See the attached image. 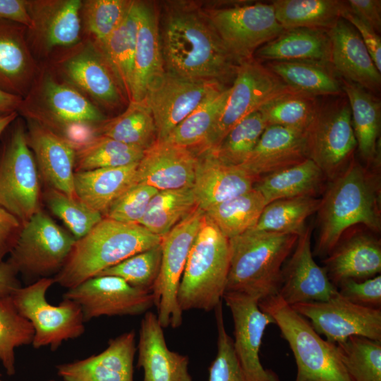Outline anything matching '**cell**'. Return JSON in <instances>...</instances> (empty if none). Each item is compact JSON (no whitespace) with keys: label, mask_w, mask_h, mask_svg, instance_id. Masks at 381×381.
<instances>
[{"label":"cell","mask_w":381,"mask_h":381,"mask_svg":"<svg viewBox=\"0 0 381 381\" xmlns=\"http://www.w3.org/2000/svg\"><path fill=\"white\" fill-rule=\"evenodd\" d=\"M159 32L166 71L225 85L237 62L227 51L205 9L194 3L165 6Z\"/></svg>","instance_id":"cell-1"},{"label":"cell","mask_w":381,"mask_h":381,"mask_svg":"<svg viewBox=\"0 0 381 381\" xmlns=\"http://www.w3.org/2000/svg\"><path fill=\"white\" fill-rule=\"evenodd\" d=\"M379 186L376 176L354 160L333 178L318 210L320 231L315 254L329 255L353 225L380 230Z\"/></svg>","instance_id":"cell-2"},{"label":"cell","mask_w":381,"mask_h":381,"mask_svg":"<svg viewBox=\"0 0 381 381\" xmlns=\"http://www.w3.org/2000/svg\"><path fill=\"white\" fill-rule=\"evenodd\" d=\"M298 235L249 229L229 239L230 260L226 291L259 301L278 295L283 265Z\"/></svg>","instance_id":"cell-3"},{"label":"cell","mask_w":381,"mask_h":381,"mask_svg":"<svg viewBox=\"0 0 381 381\" xmlns=\"http://www.w3.org/2000/svg\"><path fill=\"white\" fill-rule=\"evenodd\" d=\"M162 237L138 224L103 217L76 240L65 264L53 277L67 289L95 277L125 259L161 243Z\"/></svg>","instance_id":"cell-4"},{"label":"cell","mask_w":381,"mask_h":381,"mask_svg":"<svg viewBox=\"0 0 381 381\" xmlns=\"http://www.w3.org/2000/svg\"><path fill=\"white\" fill-rule=\"evenodd\" d=\"M229 260V238L205 212L177 292L182 312L215 309L226 291Z\"/></svg>","instance_id":"cell-5"},{"label":"cell","mask_w":381,"mask_h":381,"mask_svg":"<svg viewBox=\"0 0 381 381\" xmlns=\"http://www.w3.org/2000/svg\"><path fill=\"white\" fill-rule=\"evenodd\" d=\"M280 329L293 352L297 374L295 381H351L337 344L323 339L309 321L278 295L258 302Z\"/></svg>","instance_id":"cell-6"},{"label":"cell","mask_w":381,"mask_h":381,"mask_svg":"<svg viewBox=\"0 0 381 381\" xmlns=\"http://www.w3.org/2000/svg\"><path fill=\"white\" fill-rule=\"evenodd\" d=\"M296 90L254 57L238 64L226 103L197 155L217 147L241 121L270 102Z\"/></svg>","instance_id":"cell-7"},{"label":"cell","mask_w":381,"mask_h":381,"mask_svg":"<svg viewBox=\"0 0 381 381\" xmlns=\"http://www.w3.org/2000/svg\"><path fill=\"white\" fill-rule=\"evenodd\" d=\"M53 284V277L42 278L17 288L11 294L18 312L32 325L35 349L49 346L55 351L64 341L76 339L85 332V321L77 303L64 298L55 306L47 301L46 293Z\"/></svg>","instance_id":"cell-8"},{"label":"cell","mask_w":381,"mask_h":381,"mask_svg":"<svg viewBox=\"0 0 381 381\" xmlns=\"http://www.w3.org/2000/svg\"><path fill=\"white\" fill-rule=\"evenodd\" d=\"M75 241L40 210L23 224L6 261L18 274L37 280L49 278L61 270Z\"/></svg>","instance_id":"cell-9"},{"label":"cell","mask_w":381,"mask_h":381,"mask_svg":"<svg viewBox=\"0 0 381 381\" xmlns=\"http://www.w3.org/2000/svg\"><path fill=\"white\" fill-rule=\"evenodd\" d=\"M40 192L38 169L26 130L17 122L0 155V206L24 224L41 210Z\"/></svg>","instance_id":"cell-10"},{"label":"cell","mask_w":381,"mask_h":381,"mask_svg":"<svg viewBox=\"0 0 381 381\" xmlns=\"http://www.w3.org/2000/svg\"><path fill=\"white\" fill-rule=\"evenodd\" d=\"M204 214L205 212L197 207L162 237L161 266L153 294L157 318L163 328L179 327L182 323L183 312L178 303L177 292Z\"/></svg>","instance_id":"cell-11"},{"label":"cell","mask_w":381,"mask_h":381,"mask_svg":"<svg viewBox=\"0 0 381 381\" xmlns=\"http://www.w3.org/2000/svg\"><path fill=\"white\" fill-rule=\"evenodd\" d=\"M224 47L237 64L253 58L262 45L284 30L272 4L205 9Z\"/></svg>","instance_id":"cell-12"},{"label":"cell","mask_w":381,"mask_h":381,"mask_svg":"<svg viewBox=\"0 0 381 381\" xmlns=\"http://www.w3.org/2000/svg\"><path fill=\"white\" fill-rule=\"evenodd\" d=\"M41 76L27 95L36 98L31 103L35 104H32V107H20L18 111H22L27 119L51 129L54 126L63 130H68L71 126L93 128L107 120L90 99L73 86L59 83L49 74Z\"/></svg>","instance_id":"cell-13"},{"label":"cell","mask_w":381,"mask_h":381,"mask_svg":"<svg viewBox=\"0 0 381 381\" xmlns=\"http://www.w3.org/2000/svg\"><path fill=\"white\" fill-rule=\"evenodd\" d=\"M308 158L326 177L334 178L357 147L349 102L341 100L318 111L306 130Z\"/></svg>","instance_id":"cell-14"},{"label":"cell","mask_w":381,"mask_h":381,"mask_svg":"<svg viewBox=\"0 0 381 381\" xmlns=\"http://www.w3.org/2000/svg\"><path fill=\"white\" fill-rule=\"evenodd\" d=\"M226 87L216 80L188 78L166 71L144 99L155 120L157 140H164L189 114Z\"/></svg>","instance_id":"cell-15"},{"label":"cell","mask_w":381,"mask_h":381,"mask_svg":"<svg viewBox=\"0 0 381 381\" xmlns=\"http://www.w3.org/2000/svg\"><path fill=\"white\" fill-rule=\"evenodd\" d=\"M309 320L318 334L337 344L352 336L381 341V310L354 303L336 293L320 302L291 306Z\"/></svg>","instance_id":"cell-16"},{"label":"cell","mask_w":381,"mask_h":381,"mask_svg":"<svg viewBox=\"0 0 381 381\" xmlns=\"http://www.w3.org/2000/svg\"><path fill=\"white\" fill-rule=\"evenodd\" d=\"M64 298L80 306L85 322L103 315H141L155 303L152 291L135 288L111 275L91 277L68 289Z\"/></svg>","instance_id":"cell-17"},{"label":"cell","mask_w":381,"mask_h":381,"mask_svg":"<svg viewBox=\"0 0 381 381\" xmlns=\"http://www.w3.org/2000/svg\"><path fill=\"white\" fill-rule=\"evenodd\" d=\"M222 298L234 320V351L249 380L279 381L260 359L263 334L269 325L274 324V319L260 308L258 300L249 296L226 291Z\"/></svg>","instance_id":"cell-18"},{"label":"cell","mask_w":381,"mask_h":381,"mask_svg":"<svg viewBox=\"0 0 381 381\" xmlns=\"http://www.w3.org/2000/svg\"><path fill=\"white\" fill-rule=\"evenodd\" d=\"M311 229L298 235L294 253L282 271L278 296L288 305L320 302L337 293L324 267L314 260L310 249Z\"/></svg>","instance_id":"cell-19"},{"label":"cell","mask_w":381,"mask_h":381,"mask_svg":"<svg viewBox=\"0 0 381 381\" xmlns=\"http://www.w3.org/2000/svg\"><path fill=\"white\" fill-rule=\"evenodd\" d=\"M27 142L44 181L49 188L72 198L74 190L75 147L45 125L28 119Z\"/></svg>","instance_id":"cell-20"},{"label":"cell","mask_w":381,"mask_h":381,"mask_svg":"<svg viewBox=\"0 0 381 381\" xmlns=\"http://www.w3.org/2000/svg\"><path fill=\"white\" fill-rule=\"evenodd\" d=\"M61 71L68 84L106 108L118 107L127 100L109 62L94 43L64 60Z\"/></svg>","instance_id":"cell-21"},{"label":"cell","mask_w":381,"mask_h":381,"mask_svg":"<svg viewBox=\"0 0 381 381\" xmlns=\"http://www.w3.org/2000/svg\"><path fill=\"white\" fill-rule=\"evenodd\" d=\"M138 30L131 102H143L164 77L166 69L159 32V19L153 4L137 1Z\"/></svg>","instance_id":"cell-22"},{"label":"cell","mask_w":381,"mask_h":381,"mask_svg":"<svg viewBox=\"0 0 381 381\" xmlns=\"http://www.w3.org/2000/svg\"><path fill=\"white\" fill-rule=\"evenodd\" d=\"M197 163L198 156L190 149L167 140H157L144 152L138 162L136 183L158 190L190 188Z\"/></svg>","instance_id":"cell-23"},{"label":"cell","mask_w":381,"mask_h":381,"mask_svg":"<svg viewBox=\"0 0 381 381\" xmlns=\"http://www.w3.org/2000/svg\"><path fill=\"white\" fill-rule=\"evenodd\" d=\"M137 348L133 330L109 341L101 353L56 366L64 381H133Z\"/></svg>","instance_id":"cell-24"},{"label":"cell","mask_w":381,"mask_h":381,"mask_svg":"<svg viewBox=\"0 0 381 381\" xmlns=\"http://www.w3.org/2000/svg\"><path fill=\"white\" fill-rule=\"evenodd\" d=\"M308 158L306 131L267 126L247 160L239 167L257 181Z\"/></svg>","instance_id":"cell-25"},{"label":"cell","mask_w":381,"mask_h":381,"mask_svg":"<svg viewBox=\"0 0 381 381\" xmlns=\"http://www.w3.org/2000/svg\"><path fill=\"white\" fill-rule=\"evenodd\" d=\"M330 42V61L344 80L370 92H377L381 74L356 29L340 18L327 31Z\"/></svg>","instance_id":"cell-26"},{"label":"cell","mask_w":381,"mask_h":381,"mask_svg":"<svg viewBox=\"0 0 381 381\" xmlns=\"http://www.w3.org/2000/svg\"><path fill=\"white\" fill-rule=\"evenodd\" d=\"M137 367L143 368V381H192L188 357L167 346L157 315L145 313L140 322Z\"/></svg>","instance_id":"cell-27"},{"label":"cell","mask_w":381,"mask_h":381,"mask_svg":"<svg viewBox=\"0 0 381 381\" xmlns=\"http://www.w3.org/2000/svg\"><path fill=\"white\" fill-rule=\"evenodd\" d=\"M197 156L192 188L204 212L253 188L255 179L242 167L226 164L208 152Z\"/></svg>","instance_id":"cell-28"},{"label":"cell","mask_w":381,"mask_h":381,"mask_svg":"<svg viewBox=\"0 0 381 381\" xmlns=\"http://www.w3.org/2000/svg\"><path fill=\"white\" fill-rule=\"evenodd\" d=\"M27 28L0 19V90L25 98L37 78L26 40Z\"/></svg>","instance_id":"cell-29"},{"label":"cell","mask_w":381,"mask_h":381,"mask_svg":"<svg viewBox=\"0 0 381 381\" xmlns=\"http://www.w3.org/2000/svg\"><path fill=\"white\" fill-rule=\"evenodd\" d=\"M36 38L46 49L75 45L80 40V0L26 1Z\"/></svg>","instance_id":"cell-30"},{"label":"cell","mask_w":381,"mask_h":381,"mask_svg":"<svg viewBox=\"0 0 381 381\" xmlns=\"http://www.w3.org/2000/svg\"><path fill=\"white\" fill-rule=\"evenodd\" d=\"M324 262L328 277L337 287L347 279L362 280L381 271V245L374 237L356 234L338 243Z\"/></svg>","instance_id":"cell-31"},{"label":"cell","mask_w":381,"mask_h":381,"mask_svg":"<svg viewBox=\"0 0 381 381\" xmlns=\"http://www.w3.org/2000/svg\"><path fill=\"white\" fill-rule=\"evenodd\" d=\"M138 164L75 172L76 197L104 217L111 204L136 183Z\"/></svg>","instance_id":"cell-32"},{"label":"cell","mask_w":381,"mask_h":381,"mask_svg":"<svg viewBox=\"0 0 381 381\" xmlns=\"http://www.w3.org/2000/svg\"><path fill=\"white\" fill-rule=\"evenodd\" d=\"M255 54L259 59L271 61H308L327 64L330 61V42L325 30L294 28L284 30Z\"/></svg>","instance_id":"cell-33"},{"label":"cell","mask_w":381,"mask_h":381,"mask_svg":"<svg viewBox=\"0 0 381 381\" xmlns=\"http://www.w3.org/2000/svg\"><path fill=\"white\" fill-rule=\"evenodd\" d=\"M326 176L310 159L272 173L258 180L254 188L267 205L286 198L314 196Z\"/></svg>","instance_id":"cell-34"},{"label":"cell","mask_w":381,"mask_h":381,"mask_svg":"<svg viewBox=\"0 0 381 381\" xmlns=\"http://www.w3.org/2000/svg\"><path fill=\"white\" fill-rule=\"evenodd\" d=\"M341 84L349 104L358 150L366 162L372 163L376 157L377 140L380 131V102L356 83L344 79Z\"/></svg>","instance_id":"cell-35"},{"label":"cell","mask_w":381,"mask_h":381,"mask_svg":"<svg viewBox=\"0 0 381 381\" xmlns=\"http://www.w3.org/2000/svg\"><path fill=\"white\" fill-rule=\"evenodd\" d=\"M138 20L137 1H132L121 25L103 42L94 43L109 62L128 103L131 98Z\"/></svg>","instance_id":"cell-36"},{"label":"cell","mask_w":381,"mask_h":381,"mask_svg":"<svg viewBox=\"0 0 381 381\" xmlns=\"http://www.w3.org/2000/svg\"><path fill=\"white\" fill-rule=\"evenodd\" d=\"M95 135H104L144 151L157 140L152 111L143 101L131 102L119 116L107 119L95 128Z\"/></svg>","instance_id":"cell-37"},{"label":"cell","mask_w":381,"mask_h":381,"mask_svg":"<svg viewBox=\"0 0 381 381\" xmlns=\"http://www.w3.org/2000/svg\"><path fill=\"white\" fill-rule=\"evenodd\" d=\"M284 30L311 28L327 31L341 18L344 2L335 0H276L271 3Z\"/></svg>","instance_id":"cell-38"},{"label":"cell","mask_w":381,"mask_h":381,"mask_svg":"<svg viewBox=\"0 0 381 381\" xmlns=\"http://www.w3.org/2000/svg\"><path fill=\"white\" fill-rule=\"evenodd\" d=\"M285 84L314 96L342 92L341 82L326 64L308 61H270L267 66Z\"/></svg>","instance_id":"cell-39"},{"label":"cell","mask_w":381,"mask_h":381,"mask_svg":"<svg viewBox=\"0 0 381 381\" xmlns=\"http://www.w3.org/2000/svg\"><path fill=\"white\" fill-rule=\"evenodd\" d=\"M266 205L262 194L253 187L205 212L229 239L253 229Z\"/></svg>","instance_id":"cell-40"},{"label":"cell","mask_w":381,"mask_h":381,"mask_svg":"<svg viewBox=\"0 0 381 381\" xmlns=\"http://www.w3.org/2000/svg\"><path fill=\"white\" fill-rule=\"evenodd\" d=\"M144 150L104 135H95L75 147V172L120 167L138 163Z\"/></svg>","instance_id":"cell-41"},{"label":"cell","mask_w":381,"mask_h":381,"mask_svg":"<svg viewBox=\"0 0 381 381\" xmlns=\"http://www.w3.org/2000/svg\"><path fill=\"white\" fill-rule=\"evenodd\" d=\"M197 207L192 187L159 190L139 224L162 237Z\"/></svg>","instance_id":"cell-42"},{"label":"cell","mask_w":381,"mask_h":381,"mask_svg":"<svg viewBox=\"0 0 381 381\" xmlns=\"http://www.w3.org/2000/svg\"><path fill=\"white\" fill-rule=\"evenodd\" d=\"M320 202L321 199L314 196L281 199L271 202L265 207L253 229L299 235L306 228V219L318 212Z\"/></svg>","instance_id":"cell-43"},{"label":"cell","mask_w":381,"mask_h":381,"mask_svg":"<svg viewBox=\"0 0 381 381\" xmlns=\"http://www.w3.org/2000/svg\"><path fill=\"white\" fill-rule=\"evenodd\" d=\"M229 92L230 87H226L200 106L183 120L164 140L190 149L196 154L219 119Z\"/></svg>","instance_id":"cell-44"},{"label":"cell","mask_w":381,"mask_h":381,"mask_svg":"<svg viewBox=\"0 0 381 381\" xmlns=\"http://www.w3.org/2000/svg\"><path fill=\"white\" fill-rule=\"evenodd\" d=\"M319 107L315 96L294 90L270 102L259 111L267 126H282L306 131Z\"/></svg>","instance_id":"cell-45"},{"label":"cell","mask_w":381,"mask_h":381,"mask_svg":"<svg viewBox=\"0 0 381 381\" xmlns=\"http://www.w3.org/2000/svg\"><path fill=\"white\" fill-rule=\"evenodd\" d=\"M35 331L13 303L11 295L0 297V361L8 375L16 373L15 349L32 344Z\"/></svg>","instance_id":"cell-46"},{"label":"cell","mask_w":381,"mask_h":381,"mask_svg":"<svg viewBox=\"0 0 381 381\" xmlns=\"http://www.w3.org/2000/svg\"><path fill=\"white\" fill-rule=\"evenodd\" d=\"M266 127L257 111L237 123L217 147L205 152L226 164L240 166L249 157Z\"/></svg>","instance_id":"cell-47"},{"label":"cell","mask_w":381,"mask_h":381,"mask_svg":"<svg viewBox=\"0 0 381 381\" xmlns=\"http://www.w3.org/2000/svg\"><path fill=\"white\" fill-rule=\"evenodd\" d=\"M337 346L351 381H381V341L352 336Z\"/></svg>","instance_id":"cell-48"},{"label":"cell","mask_w":381,"mask_h":381,"mask_svg":"<svg viewBox=\"0 0 381 381\" xmlns=\"http://www.w3.org/2000/svg\"><path fill=\"white\" fill-rule=\"evenodd\" d=\"M161 260L162 248L159 244L133 255L96 276L119 277L132 286L153 292L160 270Z\"/></svg>","instance_id":"cell-49"},{"label":"cell","mask_w":381,"mask_h":381,"mask_svg":"<svg viewBox=\"0 0 381 381\" xmlns=\"http://www.w3.org/2000/svg\"><path fill=\"white\" fill-rule=\"evenodd\" d=\"M45 197L49 210L64 223L76 240L88 234L103 218L100 212L78 198H70L52 188L47 191Z\"/></svg>","instance_id":"cell-50"},{"label":"cell","mask_w":381,"mask_h":381,"mask_svg":"<svg viewBox=\"0 0 381 381\" xmlns=\"http://www.w3.org/2000/svg\"><path fill=\"white\" fill-rule=\"evenodd\" d=\"M132 1L88 0L82 1L85 27L95 43L105 41L123 23Z\"/></svg>","instance_id":"cell-51"},{"label":"cell","mask_w":381,"mask_h":381,"mask_svg":"<svg viewBox=\"0 0 381 381\" xmlns=\"http://www.w3.org/2000/svg\"><path fill=\"white\" fill-rule=\"evenodd\" d=\"M217 352L209 368V381H250L234 349L233 339L227 334L222 302L215 308Z\"/></svg>","instance_id":"cell-52"},{"label":"cell","mask_w":381,"mask_h":381,"mask_svg":"<svg viewBox=\"0 0 381 381\" xmlns=\"http://www.w3.org/2000/svg\"><path fill=\"white\" fill-rule=\"evenodd\" d=\"M158 191L150 186L135 183L111 204L103 217L139 224L151 199Z\"/></svg>","instance_id":"cell-53"},{"label":"cell","mask_w":381,"mask_h":381,"mask_svg":"<svg viewBox=\"0 0 381 381\" xmlns=\"http://www.w3.org/2000/svg\"><path fill=\"white\" fill-rule=\"evenodd\" d=\"M337 289L341 296L354 303L380 308V275L362 280L347 279L337 284Z\"/></svg>","instance_id":"cell-54"},{"label":"cell","mask_w":381,"mask_h":381,"mask_svg":"<svg viewBox=\"0 0 381 381\" xmlns=\"http://www.w3.org/2000/svg\"><path fill=\"white\" fill-rule=\"evenodd\" d=\"M341 18L350 23L358 32L376 68L381 73V39L377 32L355 15L344 2L341 11Z\"/></svg>","instance_id":"cell-55"},{"label":"cell","mask_w":381,"mask_h":381,"mask_svg":"<svg viewBox=\"0 0 381 381\" xmlns=\"http://www.w3.org/2000/svg\"><path fill=\"white\" fill-rule=\"evenodd\" d=\"M22 227L15 216L0 206V264L13 250Z\"/></svg>","instance_id":"cell-56"},{"label":"cell","mask_w":381,"mask_h":381,"mask_svg":"<svg viewBox=\"0 0 381 381\" xmlns=\"http://www.w3.org/2000/svg\"><path fill=\"white\" fill-rule=\"evenodd\" d=\"M346 3L349 9L368 24L377 32L381 29V1L349 0Z\"/></svg>","instance_id":"cell-57"},{"label":"cell","mask_w":381,"mask_h":381,"mask_svg":"<svg viewBox=\"0 0 381 381\" xmlns=\"http://www.w3.org/2000/svg\"><path fill=\"white\" fill-rule=\"evenodd\" d=\"M0 19L20 24L28 30L33 28V22L24 0H0Z\"/></svg>","instance_id":"cell-58"},{"label":"cell","mask_w":381,"mask_h":381,"mask_svg":"<svg viewBox=\"0 0 381 381\" xmlns=\"http://www.w3.org/2000/svg\"><path fill=\"white\" fill-rule=\"evenodd\" d=\"M17 275V272L7 261L0 264V297L11 295L20 286Z\"/></svg>","instance_id":"cell-59"},{"label":"cell","mask_w":381,"mask_h":381,"mask_svg":"<svg viewBox=\"0 0 381 381\" xmlns=\"http://www.w3.org/2000/svg\"><path fill=\"white\" fill-rule=\"evenodd\" d=\"M23 98L0 90V116L18 111Z\"/></svg>","instance_id":"cell-60"},{"label":"cell","mask_w":381,"mask_h":381,"mask_svg":"<svg viewBox=\"0 0 381 381\" xmlns=\"http://www.w3.org/2000/svg\"><path fill=\"white\" fill-rule=\"evenodd\" d=\"M18 114V111H13L10 114L0 116V135L10 124L15 121Z\"/></svg>","instance_id":"cell-61"},{"label":"cell","mask_w":381,"mask_h":381,"mask_svg":"<svg viewBox=\"0 0 381 381\" xmlns=\"http://www.w3.org/2000/svg\"><path fill=\"white\" fill-rule=\"evenodd\" d=\"M0 381H6V380H4L1 378V375L0 374Z\"/></svg>","instance_id":"cell-62"},{"label":"cell","mask_w":381,"mask_h":381,"mask_svg":"<svg viewBox=\"0 0 381 381\" xmlns=\"http://www.w3.org/2000/svg\"><path fill=\"white\" fill-rule=\"evenodd\" d=\"M49 381H56V380H49Z\"/></svg>","instance_id":"cell-63"}]
</instances>
